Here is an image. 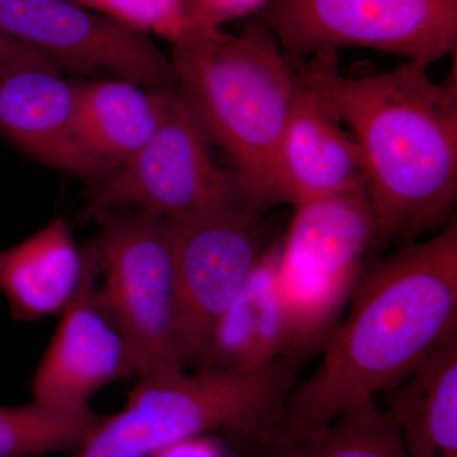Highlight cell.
<instances>
[{
	"label": "cell",
	"instance_id": "obj_15",
	"mask_svg": "<svg viewBox=\"0 0 457 457\" xmlns=\"http://www.w3.org/2000/svg\"><path fill=\"white\" fill-rule=\"evenodd\" d=\"M87 261L64 219L0 251V293L12 317L37 321L62 315L82 287Z\"/></svg>",
	"mask_w": 457,
	"mask_h": 457
},
{
	"label": "cell",
	"instance_id": "obj_10",
	"mask_svg": "<svg viewBox=\"0 0 457 457\" xmlns=\"http://www.w3.org/2000/svg\"><path fill=\"white\" fill-rule=\"evenodd\" d=\"M0 31L59 68L106 71L155 92L177 89L170 59L149 35L71 0H0Z\"/></svg>",
	"mask_w": 457,
	"mask_h": 457
},
{
	"label": "cell",
	"instance_id": "obj_8",
	"mask_svg": "<svg viewBox=\"0 0 457 457\" xmlns=\"http://www.w3.org/2000/svg\"><path fill=\"white\" fill-rule=\"evenodd\" d=\"M183 366L200 365L216 324L275 237L263 213L245 204L165 220Z\"/></svg>",
	"mask_w": 457,
	"mask_h": 457
},
{
	"label": "cell",
	"instance_id": "obj_14",
	"mask_svg": "<svg viewBox=\"0 0 457 457\" xmlns=\"http://www.w3.org/2000/svg\"><path fill=\"white\" fill-rule=\"evenodd\" d=\"M281 237L267 246L213 329L196 370L240 371L291 353L293 335L278 287Z\"/></svg>",
	"mask_w": 457,
	"mask_h": 457
},
{
	"label": "cell",
	"instance_id": "obj_21",
	"mask_svg": "<svg viewBox=\"0 0 457 457\" xmlns=\"http://www.w3.org/2000/svg\"><path fill=\"white\" fill-rule=\"evenodd\" d=\"M269 0H182L189 29H222L225 23L260 13Z\"/></svg>",
	"mask_w": 457,
	"mask_h": 457
},
{
	"label": "cell",
	"instance_id": "obj_2",
	"mask_svg": "<svg viewBox=\"0 0 457 457\" xmlns=\"http://www.w3.org/2000/svg\"><path fill=\"white\" fill-rule=\"evenodd\" d=\"M456 327L455 218L431 239L370 262L320 365L294 385L272 441L315 437L353 403L398 385Z\"/></svg>",
	"mask_w": 457,
	"mask_h": 457
},
{
	"label": "cell",
	"instance_id": "obj_9",
	"mask_svg": "<svg viewBox=\"0 0 457 457\" xmlns=\"http://www.w3.org/2000/svg\"><path fill=\"white\" fill-rule=\"evenodd\" d=\"M245 204L233 173L213 162L209 140L174 89L145 146L102 182L84 215L102 218L134 207L164 220Z\"/></svg>",
	"mask_w": 457,
	"mask_h": 457
},
{
	"label": "cell",
	"instance_id": "obj_5",
	"mask_svg": "<svg viewBox=\"0 0 457 457\" xmlns=\"http://www.w3.org/2000/svg\"><path fill=\"white\" fill-rule=\"evenodd\" d=\"M386 240L365 186L294 207L281 237L278 287L295 351L323 350L372 252Z\"/></svg>",
	"mask_w": 457,
	"mask_h": 457
},
{
	"label": "cell",
	"instance_id": "obj_16",
	"mask_svg": "<svg viewBox=\"0 0 457 457\" xmlns=\"http://www.w3.org/2000/svg\"><path fill=\"white\" fill-rule=\"evenodd\" d=\"M387 394L411 457H457V327Z\"/></svg>",
	"mask_w": 457,
	"mask_h": 457
},
{
	"label": "cell",
	"instance_id": "obj_19",
	"mask_svg": "<svg viewBox=\"0 0 457 457\" xmlns=\"http://www.w3.org/2000/svg\"><path fill=\"white\" fill-rule=\"evenodd\" d=\"M104 417L90 408L60 411L33 400L25 405H0V457L74 453Z\"/></svg>",
	"mask_w": 457,
	"mask_h": 457
},
{
	"label": "cell",
	"instance_id": "obj_11",
	"mask_svg": "<svg viewBox=\"0 0 457 457\" xmlns=\"http://www.w3.org/2000/svg\"><path fill=\"white\" fill-rule=\"evenodd\" d=\"M82 287L62 312L59 327L33 374V402L60 411L89 409L93 396L116 381L139 378L130 343L98 299L88 253Z\"/></svg>",
	"mask_w": 457,
	"mask_h": 457
},
{
	"label": "cell",
	"instance_id": "obj_3",
	"mask_svg": "<svg viewBox=\"0 0 457 457\" xmlns=\"http://www.w3.org/2000/svg\"><path fill=\"white\" fill-rule=\"evenodd\" d=\"M170 44L177 90L233 163L243 203L261 213L281 204L279 145L300 84L293 60L260 14L239 33L189 29Z\"/></svg>",
	"mask_w": 457,
	"mask_h": 457
},
{
	"label": "cell",
	"instance_id": "obj_18",
	"mask_svg": "<svg viewBox=\"0 0 457 457\" xmlns=\"http://www.w3.org/2000/svg\"><path fill=\"white\" fill-rule=\"evenodd\" d=\"M236 457H411L395 423L376 398L353 403L308 440H258L225 433Z\"/></svg>",
	"mask_w": 457,
	"mask_h": 457
},
{
	"label": "cell",
	"instance_id": "obj_6",
	"mask_svg": "<svg viewBox=\"0 0 457 457\" xmlns=\"http://www.w3.org/2000/svg\"><path fill=\"white\" fill-rule=\"evenodd\" d=\"M104 218V228L86 252L95 266L99 302L130 343L139 378L185 370L164 219L141 210Z\"/></svg>",
	"mask_w": 457,
	"mask_h": 457
},
{
	"label": "cell",
	"instance_id": "obj_22",
	"mask_svg": "<svg viewBox=\"0 0 457 457\" xmlns=\"http://www.w3.org/2000/svg\"><path fill=\"white\" fill-rule=\"evenodd\" d=\"M13 62H46L57 66L49 57L0 31V66Z\"/></svg>",
	"mask_w": 457,
	"mask_h": 457
},
{
	"label": "cell",
	"instance_id": "obj_23",
	"mask_svg": "<svg viewBox=\"0 0 457 457\" xmlns=\"http://www.w3.org/2000/svg\"><path fill=\"white\" fill-rule=\"evenodd\" d=\"M154 457H174L173 453H171L170 449L163 451V453H158Z\"/></svg>",
	"mask_w": 457,
	"mask_h": 457
},
{
	"label": "cell",
	"instance_id": "obj_17",
	"mask_svg": "<svg viewBox=\"0 0 457 457\" xmlns=\"http://www.w3.org/2000/svg\"><path fill=\"white\" fill-rule=\"evenodd\" d=\"M73 83L80 137L113 171L152 139L174 90L155 92L119 78Z\"/></svg>",
	"mask_w": 457,
	"mask_h": 457
},
{
	"label": "cell",
	"instance_id": "obj_7",
	"mask_svg": "<svg viewBox=\"0 0 457 457\" xmlns=\"http://www.w3.org/2000/svg\"><path fill=\"white\" fill-rule=\"evenodd\" d=\"M257 14L293 60L361 47L431 66L456 53L457 0H269Z\"/></svg>",
	"mask_w": 457,
	"mask_h": 457
},
{
	"label": "cell",
	"instance_id": "obj_4",
	"mask_svg": "<svg viewBox=\"0 0 457 457\" xmlns=\"http://www.w3.org/2000/svg\"><path fill=\"white\" fill-rule=\"evenodd\" d=\"M306 361L290 353L240 371L177 370L141 378L121 411L104 416L71 457H154L215 431L276 440Z\"/></svg>",
	"mask_w": 457,
	"mask_h": 457
},
{
	"label": "cell",
	"instance_id": "obj_20",
	"mask_svg": "<svg viewBox=\"0 0 457 457\" xmlns=\"http://www.w3.org/2000/svg\"><path fill=\"white\" fill-rule=\"evenodd\" d=\"M78 4L113 18L143 33L165 36L179 26L180 0H75Z\"/></svg>",
	"mask_w": 457,
	"mask_h": 457
},
{
	"label": "cell",
	"instance_id": "obj_13",
	"mask_svg": "<svg viewBox=\"0 0 457 457\" xmlns=\"http://www.w3.org/2000/svg\"><path fill=\"white\" fill-rule=\"evenodd\" d=\"M361 186L365 177L356 141L300 82L279 145L281 204L296 207Z\"/></svg>",
	"mask_w": 457,
	"mask_h": 457
},
{
	"label": "cell",
	"instance_id": "obj_12",
	"mask_svg": "<svg viewBox=\"0 0 457 457\" xmlns=\"http://www.w3.org/2000/svg\"><path fill=\"white\" fill-rule=\"evenodd\" d=\"M0 137L40 163L82 179L104 180L113 171L84 144L74 83L53 64L0 66Z\"/></svg>",
	"mask_w": 457,
	"mask_h": 457
},
{
	"label": "cell",
	"instance_id": "obj_1",
	"mask_svg": "<svg viewBox=\"0 0 457 457\" xmlns=\"http://www.w3.org/2000/svg\"><path fill=\"white\" fill-rule=\"evenodd\" d=\"M293 62L303 86L356 141L366 192L387 240L413 243L455 219L456 66L437 83L429 66L417 62L360 77L343 74L335 53Z\"/></svg>",
	"mask_w": 457,
	"mask_h": 457
}]
</instances>
